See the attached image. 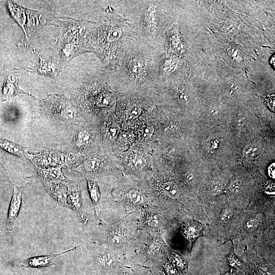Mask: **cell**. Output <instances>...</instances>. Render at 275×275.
<instances>
[{
    "label": "cell",
    "instance_id": "cell-24",
    "mask_svg": "<svg viewBox=\"0 0 275 275\" xmlns=\"http://www.w3.org/2000/svg\"><path fill=\"white\" fill-rule=\"evenodd\" d=\"M173 263L174 264V266L176 269H178L180 271H184L185 269V264L182 259L178 256H173Z\"/></svg>",
    "mask_w": 275,
    "mask_h": 275
},
{
    "label": "cell",
    "instance_id": "cell-13",
    "mask_svg": "<svg viewBox=\"0 0 275 275\" xmlns=\"http://www.w3.org/2000/svg\"><path fill=\"white\" fill-rule=\"evenodd\" d=\"M85 170L87 172L96 171L100 168L101 162L96 157L87 159L84 162Z\"/></svg>",
    "mask_w": 275,
    "mask_h": 275
},
{
    "label": "cell",
    "instance_id": "cell-1",
    "mask_svg": "<svg viewBox=\"0 0 275 275\" xmlns=\"http://www.w3.org/2000/svg\"><path fill=\"white\" fill-rule=\"evenodd\" d=\"M77 248V246H74L69 250L56 254L26 258L20 262V268L22 269L28 268H41L53 266L54 265L53 261L56 258L65 253L73 251Z\"/></svg>",
    "mask_w": 275,
    "mask_h": 275
},
{
    "label": "cell",
    "instance_id": "cell-11",
    "mask_svg": "<svg viewBox=\"0 0 275 275\" xmlns=\"http://www.w3.org/2000/svg\"><path fill=\"white\" fill-rule=\"evenodd\" d=\"M88 189L90 197L95 206L96 213L98 216V205L100 198L98 186L96 182L93 180H88Z\"/></svg>",
    "mask_w": 275,
    "mask_h": 275
},
{
    "label": "cell",
    "instance_id": "cell-31",
    "mask_svg": "<svg viewBox=\"0 0 275 275\" xmlns=\"http://www.w3.org/2000/svg\"><path fill=\"white\" fill-rule=\"evenodd\" d=\"M266 103L269 108H271L272 111H274V95L269 96L267 98H266Z\"/></svg>",
    "mask_w": 275,
    "mask_h": 275
},
{
    "label": "cell",
    "instance_id": "cell-9",
    "mask_svg": "<svg viewBox=\"0 0 275 275\" xmlns=\"http://www.w3.org/2000/svg\"><path fill=\"white\" fill-rule=\"evenodd\" d=\"M31 160L34 161V163H37L40 166L44 167L55 166L58 162L57 158L48 151H44L38 155H33Z\"/></svg>",
    "mask_w": 275,
    "mask_h": 275
},
{
    "label": "cell",
    "instance_id": "cell-19",
    "mask_svg": "<svg viewBox=\"0 0 275 275\" xmlns=\"http://www.w3.org/2000/svg\"><path fill=\"white\" fill-rule=\"evenodd\" d=\"M77 142L78 145L88 146L91 142V137L87 131H81L77 134Z\"/></svg>",
    "mask_w": 275,
    "mask_h": 275
},
{
    "label": "cell",
    "instance_id": "cell-10",
    "mask_svg": "<svg viewBox=\"0 0 275 275\" xmlns=\"http://www.w3.org/2000/svg\"><path fill=\"white\" fill-rule=\"evenodd\" d=\"M155 9L153 6L150 5L147 8L144 14V19L147 31L152 34L155 30Z\"/></svg>",
    "mask_w": 275,
    "mask_h": 275
},
{
    "label": "cell",
    "instance_id": "cell-27",
    "mask_svg": "<svg viewBox=\"0 0 275 275\" xmlns=\"http://www.w3.org/2000/svg\"><path fill=\"white\" fill-rule=\"evenodd\" d=\"M148 224L152 227H156L159 224L158 217L155 215H151L148 218Z\"/></svg>",
    "mask_w": 275,
    "mask_h": 275
},
{
    "label": "cell",
    "instance_id": "cell-7",
    "mask_svg": "<svg viewBox=\"0 0 275 275\" xmlns=\"http://www.w3.org/2000/svg\"><path fill=\"white\" fill-rule=\"evenodd\" d=\"M52 110L63 119H72L76 114V110L70 104L61 99L54 103Z\"/></svg>",
    "mask_w": 275,
    "mask_h": 275
},
{
    "label": "cell",
    "instance_id": "cell-14",
    "mask_svg": "<svg viewBox=\"0 0 275 275\" xmlns=\"http://www.w3.org/2000/svg\"><path fill=\"white\" fill-rule=\"evenodd\" d=\"M259 152V147L254 144H250L246 145L243 149V153L245 156L250 159L257 157Z\"/></svg>",
    "mask_w": 275,
    "mask_h": 275
},
{
    "label": "cell",
    "instance_id": "cell-6",
    "mask_svg": "<svg viewBox=\"0 0 275 275\" xmlns=\"http://www.w3.org/2000/svg\"><path fill=\"white\" fill-rule=\"evenodd\" d=\"M0 148L21 158H32L33 154H30L26 148L5 139L0 138Z\"/></svg>",
    "mask_w": 275,
    "mask_h": 275
},
{
    "label": "cell",
    "instance_id": "cell-29",
    "mask_svg": "<svg viewBox=\"0 0 275 275\" xmlns=\"http://www.w3.org/2000/svg\"><path fill=\"white\" fill-rule=\"evenodd\" d=\"M6 239V233L4 227L0 225V251L3 247Z\"/></svg>",
    "mask_w": 275,
    "mask_h": 275
},
{
    "label": "cell",
    "instance_id": "cell-3",
    "mask_svg": "<svg viewBox=\"0 0 275 275\" xmlns=\"http://www.w3.org/2000/svg\"><path fill=\"white\" fill-rule=\"evenodd\" d=\"M67 202L73 210L77 212L81 218L85 221V215L81 206V198L78 186L74 183H68Z\"/></svg>",
    "mask_w": 275,
    "mask_h": 275
},
{
    "label": "cell",
    "instance_id": "cell-18",
    "mask_svg": "<svg viewBox=\"0 0 275 275\" xmlns=\"http://www.w3.org/2000/svg\"><path fill=\"white\" fill-rule=\"evenodd\" d=\"M142 109L140 105L133 104L128 109L126 117L128 120H132L138 117L141 113Z\"/></svg>",
    "mask_w": 275,
    "mask_h": 275
},
{
    "label": "cell",
    "instance_id": "cell-30",
    "mask_svg": "<svg viewBox=\"0 0 275 275\" xmlns=\"http://www.w3.org/2000/svg\"><path fill=\"white\" fill-rule=\"evenodd\" d=\"M232 215L231 211L229 210H223L221 214V218L223 221L227 222L231 218Z\"/></svg>",
    "mask_w": 275,
    "mask_h": 275
},
{
    "label": "cell",
    "instance_id": "cell-32",
    "mask_svg": "<svg viewBox=\"0 0 275 275\" xmlns=\"http://www.w3.org/2000/svg\"><path fill=\"white\" fill-rule=\"evenodd\" d=\"M259 218L258 217H254L250 219L247 223L248 228H253L259 224Z\"/></svg>",
    "mask_w": 275,
    "mask_h": 275
},
{
    "label": "cell",
    "instance_id": "cell-16",
    "mask_svg": "<svg viewBox=\"0 0 275 275\" xmlns=\"http://www.w3.org/2000/svg\"><path fill=\"white\" fill-rule=\"evenodd\" d=\"M120 130V127L117 124L112 123L109 124L105 130L106 135L110 140H115L118 136Z\"/></svg>",
    "mask_w": 275,
    "mask_h": 275
},
{
    "label": "cell",
    "instance_id": "cell-34",
    "mask_svg": "<svg viewBox=\"0 0 275 275\" xmlns=\"http://www.w3.org/2000/svg\"><path fill=\"white\" fill-rule=\"evenodd\" d=\"M195 229L193 228V227H190L188 230V235L190 236H193L195 235Z\"/></svg>",
    "mask_w": 275,
    "mask_h": 275
},
{
    "label": "cell",
    "instance_id": "cell-33",
    "mask_svg": "<svg viewBox=\"0 0 275 275\" xmlns=\"http://www.w3.org/2000/svg\"><path fill=\"white\" fill-rule=\"evenodd\" d=\"M222 275H241L240 274L233 271H227L224 272Z\"/></svg>",
    "mask_w": 275,
    "mask_h": 275
},
{
    "label": "cell",
    "instance_id": "cell-17",
    "mask_svg": "<svg viewBox=\"0 0 275 275\" xmlns=\"http://www.w3.org/2000/svg\"><path fill=\"white\" fill-rule=\"evenodd\" d=\"M113 102V99L108 94H102L97 98V104L100 106L109 107Z\"/></svg>",
    "mask_w": 275,
    "mask_h": 275
},
{
    "label": "cell",
    "instance_id": "cell-22",
    "mask_svg": "<svg viewBox=\"0 0 275 275\" xmlns=\"http://www.w3.org/2000/svg\"><path fill=\"white\" fill-rule=\"evenodd\" d=\"M228 264L233 268L236 269L243 267V263L236 256L231 255L228 258Z\"/></svg>",
    "mask_w": 275,
    "mask_h": 275
},
{
    "label": "cell",
    "instance_id": "cell-20",
    "mask_svg": "<svg viewBox=\"0 0 275 275\" xmlns=\"http://www.w3.org/2000/svg\"><path fill=\"white\" fill-rule=\"evenodd\" d=\"M130 201L135 204H142L144 202V197L142 194L138 190H131L129 193Z\"/></svg>",
    "mask_w": 275,
    "mask_h": 275
},
{
    "label": "cell",
    "instance_id": "cell-4",
    "mask_svg": "<svg viewBox=\"0 0 275 275\" xmlns=\"http://www.w3.org/2000/svg\"><path fill=\"white\" fill-rule=\"evenodd\" d=\"M40 59L39 65L30 68V70L39 74L54 78L59 73V65L54 60L51 59Z\"/></svg>",
    "mask_w": 275,
    "mask_h": 275
},
{
    "label": "cell",
    "instance_id": "cell-35",
    "mask_svg": "<svg viewBox=\"0 0 275 275\" xmlns=\"http://www.w3.org/2000/svg\"><path fill=\"white\" fill-rule=\"evenodd\" d=\"M155 275H166L163 272L157 270L155 272Z\"/></svg>",
    "mask_w": 275,
    "mask_h": 275
},
{
    "label": "cell",
    "instance_id": "cell-28",
    "mask_svg": "<svg viewBox=\"0 0 275 275\" xmlns=\"http://www.w3.org/2000/svg\"><path fill=\"white\" fill-rule=\"evenodd\" d=\"M112 240L114 244L118 245L122 243L124 241V237L122 235L116 233L113 235Z\"/></svg>",
    "mask_w": 275,
    "mask_h": 275
},
{
    "label": "cell",
    "instance_id": "cell-21",
    "mask_svg": "<svg viewBox=\"0 0 275 275\" xmlns=\"http://www.w3.org/2000/svg\"><path fill=\"white\" fill-rule=\"evenodd\" d=\"M145 159L144 157L139 154L133 155L131 159V162L134 167L137 168H141L145 164Z\"/></svg>",
    "mask_w": 275,
    "mask_h": 275
},
{
    "label": "cell",
    "instance_id": "cell-12",
    "mask_svg": "<svg viewBox=\"0 0 275 275\" xmlns=\"http://www.w3.org/2000/svg\"><path fill=\"white\" fill-rule=\"evenodd\" d=\"M164 193L172 199H177L179 196V189L176 184L173 182H167L162 186Z\"/></svg>",
    "mask_w": 275,
    "mask_h": 275
},
{
    "label": "cell",
    "instance_id": "cell-8",
    "mask_svg": "<svg viewBox=\"0 0 275 275\" xmlns=\"http://www.w3.org/2000/svg\"><path fill=\"white\" fill-rule=\"evenodd\" d=\"M39 174L46 180H63L65 177L62 172L61 167H49L42 169Z\"/></svg>",
    "mask_w": 275,
    "mask_h": 275
},
{
    "label": "cell",
    "instance_id": "cell-26",
    "mask_svg": "<svg viewBox=\"0 0 275 275\" xmlns=\"http://www.w3.org/2000/svg\"><path fill=\"white\" fill-rule=\"evenodd\" d=\"M153 132V128L151 126H145L142 129V136L144 139L150 138Z\"/></svg>",
    "mask_w": 275,
    "mask_h": 275
},
{
    "label": "cell",
    "instance_id": "cell-5",
    "mask_svg": "<svg viewBox=\"0 0 275 275\" xmlns=\"http://www.w3.org/2000/svg\"><path fill=\"white\" fill-rule=\"evenodd\" d=\"M127 66L129 73L133 78L140 79L146 75V64L141 58L138 57L131 58Z\"/></svg>",
    "mask_w": 275,
    "mask_h": 275
},
{
    "label": "cell",
    "instance_id": "cell-25",
    "mask_svg": "<svg viewBox=\"0 0 275 275\" xmlns=\"http://www.w3.org/2000/svg\"><path fill=\"white\" fill-rule=\"evenodd\" d=\"M164 268L166 275H180L175 267L169 263L164 265Z\"/></svg>",
    "mask_w": 275,
    "mask_h": 275
},
{
    "label": "cell",
    "instance_id": "cell-23",
    "mask_svg": "<svg viewBox=\"0 0 275 275\" xmlns=\"http://www.w3.org/2000/svg\"><path fill=\"white\" fill-rule=\"evenodd\" d=\"M243 185L242 182L238 180H235L230 184L229 189L234 194H238L242 191Z\"/></svg>",
    "mask_w": 275,
    "mask_h": 275
},
{
    "label": "cell",
    "instance_id": "cell-15",
    "mask_svg": "<svg viewBox=\"0 0 275 275\" xmlns=\"http://www.w3.org/2000/svg\"><path fill=\"white\" fill-rule=\"evenodd\" d=\"M97 261L102 266L111 267L114 264V261L108 253L100 254L98 255Z\"/></svg>",
    "mask_w": 275,
    "mask_h": 275
},
{
    "label": "cell",
    "instance_id": "cell-2",
    "mask_svg": "<svg viewBox=\"0 0 275 275\" xmlns=\"http://www.w3.org/2000/svg\"><path fill=\"white\" fill-rule=\"evenodd\" d=\"M22 189L14 185L13 193L10 204L6 224L7 229L11 231L18 215L22 201Z\"/></svg>",
    "mask_w": 275,
    "mask_h": 275
}]
</instances>
